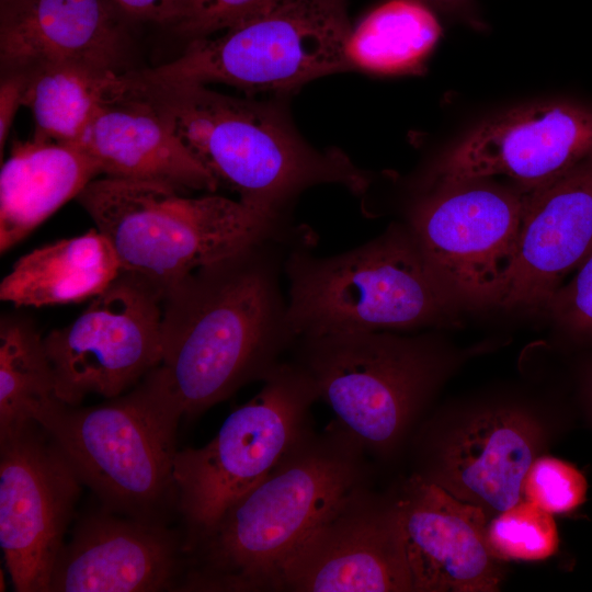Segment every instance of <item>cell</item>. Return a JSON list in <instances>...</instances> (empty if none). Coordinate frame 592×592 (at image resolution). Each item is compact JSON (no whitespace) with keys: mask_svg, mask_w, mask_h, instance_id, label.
<instances>
[{"mask_svg":"<svg viewBox=\"0 0 592 592\" xmlns=\"http://www.w3.org/2000/svg\"><path fill=\"white\" fill-rule=\"evenodd\" d=\"M344 0H273L175 59L138 71L155 84L218 82L247 90H288L351 68Z\"/></svg>","mask_w":592,"mask_h":592,"instance_id":"ba28073f","label":"cell"},{"mask_svg":"<svg viewBox=\"0 0 592 592\" xmlns=\"http://www.w3.org/2000/svg\"><path fill=\"white\" fill-rule=\"evenodd\" d=\"M121 262L96 228L22 255L0 284V299L15 307H45L92 299L117 277Z\"/></svg>","mask_w":592,"mask_h":592,"instance_id":"7402d4cb","label":"cell"},{"mask_svg":"<svg viewBox=\"0 0 592 592\" xmlns=\"http://www.w3.org/2000/svg\"><path fill=\"white\" fill-rule=\"evenodd\" d=\"M140 79L144 95L191 153L254 209L287 220V204L311 185L338 183L355 194L368 186L345 155L312 149L274 107L203 84Z\"/></svg>","mask_w":592,"mask_h":592,"instance_id":"3957f363","label":"cell"},{"mask_svg":"<svg viewBox=\"0 0 592 592\" xmlns=\"http://www.w3.org/2000/svg\"><path fill=\"white\" fill-rule=\"evenodd\" d=\"M433 185L406 224L428 266L460 308L499 306L528 190L492 179Z\"/></svg>","mask_w":592,"mask_h":592,"instance_id":"30bf717a","label":"cell"},{"mask_svg":"<svg viewBox=\"0 0 592 592\" xmlns=\"http://www.w3.org/2000/svg\"><path fill=\"white\" fill-rule=\"evenodd\" d=\"M491 553L502 561H539L559 547V534L553 514L522 499L491 517L487 525Z\"/></svg>","mask_w":592,"mask_h":592,"instance_id":"484cf974","label":"cell"},{"mask_svg":"<svg viewBox=\"0 0 592 592\" xmlns=\"http://www.w3.org/2000/svg\"><path fill=\"white\" fill-rule=\"evenodd\" d=\"M293 247L284 262L287 316L297 337L453 325L460 308L428 266L407 225L349 251Z\"/></svg>","mask_w":592,"mask_h":592,"instance_id":"5b68a950","label":"cell"},{"mask_svg":"<svg viewBox=\"0 0 592 592\" xmlns=\"http://www.w3.org/2000/svg\"><path fill=\"white\" fill-rule=\"evenodd\" d=\"M101 170L77 144L15 141L0 172V252L5 253L93 181Z\"/></svg>","mask_w":592,"mask_h":592,"instance_id":"44dd1931","label":"cell"},{"mask_svg":"<svg viewBox=\"0 0 592 592\" xmlns=\"http://www.w3.org/2000/svg\"><path fill=\"white\" fill-rule=\"evenodd\" d=\"M545 312L569 333L592 339V249L555 293Z\"/></svg>","mask_w":592,"mask_h":592,"instance_id":"83f0119b","label":"cell"},{"mask_svg":"<svg viewBox=\"0 0 592 592\" xmlns=\"http://www.w3.org/2000/svg\"><path fill=\"white\" fill-rule=\"evenodd\" d=\"M548 426L521 403H485L443 412L410 440L413 474L493 517L522 500L524 478L543 455Z\"/></svg>","mask_w":592,"mask_h":592,"instance_id":"8fae6325","label":"cell"},{"mask_svg":"<svg viewBox=\"0 0 592 592\" xmlns=\"http://www.w3.org/2000/svg\"><path fill=\"white\" fill-rule=\"evenodd\" d=\"M109 178L152 182L179 192H214L218 182L140 94L103 107L76 143Z\"/></svg>","mask_w":592,"mask_h":592,"instance_id":"ffe728a7","label":"cell"},{"mask_svg":"<svg viewBox=\"0 0 592 592\" xmlns=\"http://www.w3.org/2000/svg\"><path fill=\"white\" fill-rule=\"evenodd\" d=\"M440 34V23L428 4L389 0L351 31L349 59L352 67L376 73L408 72L421 65Z\"/></svg>","mask_w":592,"mask_h":592,"instance_id":"cb8c5ba5","label":"cell"},{"mask_svg":"<svg viewBox=\"0 0 592 592\" xmlns=\"http://www.w3.org/2000/svg\"><path fill=\"white\" fill-rule=\"evenodd\" d=\"M318 399L308 373L292 358L283 361L206 445L178 449L173 476L185 545L314 429L311 407Z\"/></svg>","mask_w":592,"mask_h":592,"instance_id":"9c48e42d","label":"cell"},{"mask_svg":"<svg viewBox=\"0 0 592 592\" xmlns=\"http://www.w3.org/2000/svg\"><path fill=\"white\" fill-rule=\"evenodd\" d=\"M127 20L152 22L173 27L183 19L190 0H111Z\"/></svg>","mask_w":592,"mask_h":592,"instance_id":"f546056e","label":"cell"},{"mask_svg":"<svg viewBox=\"0 0 592 592\" xmlns=\"http://www.w3.org/2000/svg\"><path fill=\"white\" fill-rule=\"evenodd\" d=\"M56 398L44 338L31 318L0 319V434L31 420L33 409Z\"/></svg>","mask_w":592,"mask_h":592,"instance_id":"d4e9b609","label":"cell"},{"mask_svg":"<svg viewBox=\"0 0 592 592\" xmlns=\"http://www.w3.org/2000/svg\"><path fill=\"white\" fill-rule=\"evenodd\" d=\"M24 70L23 105L32 112V138L37 140L76 144L103 107L141 92L137 71L76 61L45 62Z\"/></svg>","mask_w":592,"mask_h":592,"instance_id":"603a6c76","label":"cell"},{"mask_svg":"<svg viewBox=\"0 0 592 592\" xmlns=\"http://www.w3.org/2000/svg\"><path fill=\"white\" fill-rule=\"evenodd\" d=\"M335 420L310 430L254 487L185 545L181 591H280L284 566L310 533L353 491L372 465Z\"/></svg>","mask_w":592,"mask_h":592,"instance_id":"7a4b0ae2","label":"cell"},{"mask_svg":"<svg viewBox=\"0 0 592 592\" xmlns=\"http://www.w3.org/2000/svg\"><path fill=\"white\" fill-rule=\"evenodd\" d=\"M448 13L468 18L474 21V0H420Z\"/></svg>","mask_w":592,"mask_h":592,"instance_id":"1f68e13d","label":"cell"},{"mask_svg":"<svg viewBox=\"0 0 592 592\" xmlns=\"http://www.w3.org/2000/svg\"><path fill=\"white\" fill-rule=\"evenodd\" d=\"M299 244L314 246L263 238L164 289L159 368L186 420L263 382L294 348L282 276L288 251Z\"/></svg>","mask_w":592,"mask_h":592,"instance_id":"6da1fadb","label":"cell"},{"mask_svg":"<svg viewBox=\"0 0 592 592\" xmlns=\"http://www.w3.org/2000/svg\"><path fill=\"white\" fill-rule=\"evenodd\" d=\"M125 21L111 0H0L2 70L76 61L123 71Z\"/></svg>","mask_w":592,"mask_h":592,"instance_id":"d6986e66","label":"cell"},{"mask_svg":"<svg viewBox=\"0 0 592 592\" xmlns=\"http://www.w3.org/2000/svg\"><path fill=\"white\" fill-rule=\"evenodd\" d=\"M31 418L53 436L101 506L158 524L178 514L173 466L183 413L159 366L102 405L53 398Z\"/></svg>","mask_w":592,"mask_h":592,"instance_id":"277c9868","label":"cell"},{"mask_svg":"<svg viewBox=\"0 0 592 592\" xmlns=\"http://www.w3.org/2000/svg\"><path fill=\"white\" fill-rule=\"evenodd\" d=\"M592 156V107L574 101L516 106L478 124L437 163L433 183L508 178L544 185Z\"/></svg>","mask_w":592,"mask_h":592,"instance_id":"9a60e30c","label":"cell"},{"mask_svg":"<svg viewBox=\"0 0 592 592\" xmlns=\"http://www.w3.org/2000/svg\"><path fill=\"white\" fill-rule=\"evenodd\" d=\"M280 591L412 592L392 491L346 497L288 559Z\"/></svg>","mask_w":592,"mask_h":592,"instance_id":"5bb4252c","label":"cell"},{"mask_svg":"<svg viewBox=\"0 0 592 592\" xmlns=\"http://www.w3.org/2000/svg\"><path fill=\"white\" fill-rule=\"evenodd\" d=\"M271 1L273 0H190L185 15L174 29L192 39L210 36Z\"/></svg>","mask_w":592,"mask_h":592,"instance_id":"f1b7e54d","label":"cell"},{"mask_svg":"<svg viewBox=\"0 0 592 592\" xmlns=\"http://www.w3.org/2000/svg\"><path fill=\"white\" fill-rule=\"evenodd\" d=\"M163 293L122 270L71 323L44 337L56 398L72 406L88 395L111 399L159 366Z\"/></svg>","mask_w":592,"mask_h":592,"instance_id":"7c38bea8","label":"cell"},{"mask_svg":"<svg viewBox=\"0 0 592 592\" xmlns=\"http://www.w3.org/2000/svg\"><path fill=\"white\" fill-rule=\"evenodd\" d=\"M183 531L105 508L82 515L61 547L49 592L181 591Z\"/></svg>","mask_w":592,"mask_h":592,"instance_id":"e0dca14e","label":"cell"},{"mask_svg":"<svg viewBox=\"0 0 592 592\" xmlns=\"http://www.w3.org/2000/svg\"><path fill=\"white\" fill-rule=\"evenodd\" d=\"M83 483L34 419L0 434V545L18 592H49Z\"/></svg>","mask_w":592,"mask_h":592,"instance_id":"4fadbf2b","label":"cell"},{"mask_svg":"<svg viewBox=\"0 0 592 592\" xmlns=\"http://www.w3.org/2000/svg\"><path fill=\"white\" fill-rule=\"evenodd\" d=\"M592 249V156L528 190L499 307L545 312Z\"/></svg>","mask_w":592,"mask_h":592,"instance_id":"ac0fdd59","label":"cell"},{"mask_svg":"<svg viewBox=\"0 0 592 592\" xmlns=\"http://www.w3.org/2000/svg\"><path fill=\"white\" fill-rule=\"evenodd\" d=\"M77 201L113 246L122 270L163 289L253 241L306 239L314 234L239 200L215 194L189 197L152 182L94 179Z\"/></svg>","mask_w":592,"mask_h":592,"instance_id":"8992f818","label":"cell"},{"mask_svg":"<svg viewBox=\"0 0 592 592\" xmlns=\"http://www.w3.org/2000/svg\"><path fill=\"white\" fill-rule=\"evenodd\" d=\"M412 592H494L504 561L487 542L489 517L415 474L391 489Z\"/></svg>","mask_w":592,"mask_h":592,"instance_id":"2e32d148","label":"cell"},{"mask_svg":"<svg viewBox=\"0 0 592 592\" xmlns=\"http://www.w3.org/2000/svg\"><path fill=\"white\" fill-rule=\"evenodd\" d=\"M0 84V155L13 123L18 109L23 105L24 93L27 84V71L9 70L2 72Z\"/></svg>","mask_w":592,"mask_h":592,"instance_id":"4dcf8cb0","label":"cell"},{"mask_svg":"<svg viewBox=\"0 0 592 592\" xmlns=\"http://www.w3.org/2000/svg\"><path fill=\"white\" fill-rule=\"evenodd\" d=\"M584 397L589 414L592 419V368L589 371L584 382Z\"/></svg>","mask_w":592,"mask_h":592,"instance_id":"d6a6232c","label":"cell"},{"mask_svg":"<svg viewBox=\"0 0 592 592\" xmlns=\"http://www.w3.org/2000/svg\"><path fill=\"white\" fill-rule=\"evenodd\" d=\"M292 351L334 420L380 462L410 443L447 368L430 335L395 331L299 338Z\"/></svg>","mask_w":592,"mask_h":592,"instance_id":"52a82bcc","label":"cell"},{"mask_svg":"<svg viewBox=\"0 0 592 592\" xmlns=\"http://www.w3.org/2000/svg\"><path fill=\"white\" fill-rule=\"evenodd\" d=\"M587 492V479L576 466L547 455L534 460L522 486V499L551 514L573 511L585 501Z\"/></svg>","mask_w":592,"mask_h":592,"instance_id":"4316f807","label":"cell"}]
</instances>
